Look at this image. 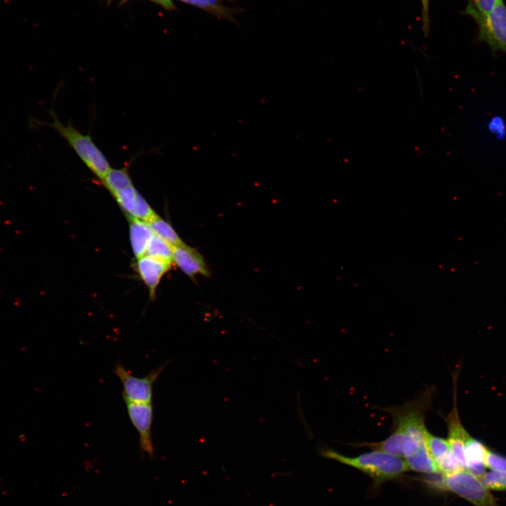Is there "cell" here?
<instances>
[{
    "mask_svg": "<svg viewBox=\"0 0 506 506\" xmlns=\"http://www.w3.org/2000/svg\"><path fill=\"white\" fill-rule=\"evenodd\" d=\"M129 225V238L136 259L143 257L150 238L154 234L149 224L131 216H126Z\"/></svg>",
    "mask_w": 506,
    "mask_h": 506,
    "instance_id": "cell-13",
    "label": "cell"
},
{
    "mask_svg": "<svg viewBox=\"0 0 506 506\" xmlns=\"http://www.w3.org/2000/svg\"><path fill=\"white\" fill-rule=\"evenodd\" d=\"M124 402L130 421L139 435V446L141 452L153 457L154 455L151 436L153 420V403Z\"/></svg>",
    "mask_w": 506,
    "mask_h": 506,
    "instance_id": "cell-7",
    "label": "cell"
},
{
    "mask_svg": "<svg viewBox=\"0 0 506 506\" xmlns=\"http://www.w3.org/2000/svg\"><path fill=\"white\" fill-rule=\"evenodd\" d=\"M446 422L448 429V441L450 448L457 458L462 469H467L465 446L470 436L463 427L458 413L456 403L447 417Z\"/></svg>",
    "mask_w": 506,
    "mask_h": 506,
    "instance_id": "cell-12",
    "label": "cell"
},
{
    "mask_svg": "<svg viewBox=\"0 0 506 506\" xmlns=\"http://www.w3.org/2000/svg\"><path fill=\"white\" fill-rule=\"evenodd\" d=\"M126 216H131L147 223L157 214L134 185V183L112 195Z\"/></svg>",
    "mask_w": 506,
    "mask_h": 506,
    "instance_id": "cell-8",
    "label": "cell"
},
{
    "mask_svg": "<svg viewBox=\"0 0 506 506\" xmlns=\"http://www.w3.org/2000/svg\"><path fill=\"white\" fill-rule=\"evenodd\" d=\"M164 8L167 10H173L175 6L173 0H150Z\"/></svg>",
    "mask_w": 506,
    "mask_h": 506,
    "instance_id": "cell-24",
    "label": "cell"
},
{
    "mask_svg": "<svg viewBox=\"0 0 506 506\" xmlns=\"http://www.w3.org/2000/svg\"><path fill=\"white\" fill-rule=\"evenodd\" d=\"M421 1V15H422V30L423 34L427 37L429 33L430 28V17H429V6L430 0H420Z\"/></svg>",
    "mask_w": 506,
    "mask_h": 506,
    "instance_id": "cell-23",
    "label": "cell"
},
{
    "mask_svg": "<svg viewBox=\"0 0 506 506\" xmlns=\"http://www.w3.org/2000/svg\"><path fill=\"white\" fill-rule=\"evenodd\" d=\"M171 264L162 260L144 255L137 259L136 271L147 287L150 299H154L157 286Z\"/></svg>",
    "mask_w": 506,
    "mask_h": 506,
    "instance_id": "cell-11",
    "label": "cell"
},
{
    "mask_svg": "<svg viewBox=\"0 0 506 506\" xmlns=\"http://www.w3.org/2000/svg\"><path fill=\"white\" fill-rule=\"evenodd\" d=\"M432 400L433 389H427L403 405L384 409L392 417L393 429L403 434V459L408 469L424 474L436 470L426 443L427 429L424 422Z\"/></svg>",
    "mask_w": 506,
    "mask_h": 506,
    "instance_id": "cell-1",
    "label": "cell"
},
{
    "mask_svg": "<svg viewBox=\"0 0 506 506\" xmlns=\"http://www.w3.org/2000/svg\"><path fill=\"white\" fill-rule=\"evenodd\" d=\"M134 159H131L121 168H111L105 178L99 181L101 186L105 188L111 195L133 183L129 174V168Z\"/></svg>",
    "mask_w": 506,
    "mask_h": 506,
    "instance_id": "cell-16",
    "label": "cell"
},
{
    "mask_svg": "<svg viewBox=\"0 0 506 506\" xmlns=\"http://www.w3.org/2000/svg\"><path fill=\"white\" fill-rule=\"evenodd\" d=\"M500 0H467L464 13L472 19L487 15Z\"/></svg>",
    "mask_w": 506,
    "mask_h": 506,
    "instance_id": "cell-20",
    "label": "cell"
},
{
    "mask_svg": "<svg viewBox=\"0 0 506 506\" xmlns=\"http://www.w3.org/2000/svg\"><path fill=\"white\" fill-rule=\"evenodd\" d=\"M320 454L360 470L377 483L398 478L409 470L404 459L379 450L365 453L356 457H347L325 448L320 449Z\"/></svg>",
    "mask_w": 506,
    "mask_h": 506,
    "instance_id": "cell-3",
    "label": "cell"
},
{
    "mask_svg": "<svg viewBox=\"0 0 506 506\" xmlns=\"http://www.w3.org/2000/svg\"><path fill=\"white\" fill-rule=\"evenodd\" d=\"M441 490L450 491L474 506H496L494 497L477 478L467 469L442 474Z\"/></svg>",
    "mask_w": 506,
    "mask_h": 506,
    "instance_id": "cell-4",
    "label": "cell"
},
{
    "mask_svg": "<svg viewBox=\"0 0 506 506\" xmlns=\"http://www.w3.org/2000/svg\"><path fill=\"white\" fill-rule=\"evenodd\" d=\"M47 111L53 118L52 122L32 117L29 122L30 127L48 126L55 129L97 180H103L112 167L106 156L94 143L91 134H83L70 123L63 124L58 118L53 108Z\"/></svg>",
    "mask_w": 506,
    "mask_h": 506,
    "instance_id": "cell-2",
    "label": "cell"
},
{
    "mask_svg": "<svg viewBox=\"0 0 506 506\" xmlns=\"http://www.w3.org/2000/svg\"><path fill=\"white\" fill-rule=\"evenodd\" d=\"M358 446H368L375 450L382 451L403 458V437L398 431L394 430L384 440L376 443L358 444Z\"/></svg>",
    "mask_w": 506,
    "mask_h": 506,
    "instance_id": "cell-17",
    "label": "cell"
},
{
    "mask_svg": "<svg viewBox=\"0 0 506 506\" xmlns=\"http://www.w3.org/2000/svg\"><path fill=\"white\" fill-rule=\"evenodd\" d=\"M486 466L491 470L506 472V458L488 450L486 458Z\"/></svg>",
    "mask_w": 506,
    "mask_h": 506,
    "instance_id": "cell-22",
    "label": "cell"
},
{
    "mask_svg": "<svg viewBox=\"0 0 506 506\" xmlns=\"http://www.w3.org/2000/svg\"><path fill=\"white\" fill-rule=\"evenodd\" d=\"M167 363L151 370L143 377L132 375L121 363L115 365L113 372L120 380L123 387L124 401L134 403H152L153 385L163 371Z\"/></svg>",
    "mask_w": 506,
    "mask_h": 506,
    "instance_id": "cell-6",
    "label": "cell"
},
{
    "mask_svg": "<svg viewBox=\"0 0 506 506\" xmlns=\"http://www.w3.org/2000/svg\"><path fill=\"white\" fill-rule=\"evenodd\" d=\"M181 2L197 7L203 11L220 19L236 22L235 15L242 12L239 7H228L225 2H233V0H179Z\"/></svg>",
    "mask_w": 506,
    "mask_h": 506,
    "instance_id": "cell-15",
    "label": "cell"
},
{
    "mask_svg": "<svg viewBox=\"0 0 506 506\" xmlns=\"http://www.w3.org/2000/svg\"><path fill=\"white\" fill-rule=\"evenodd\" d=\"M145 255L150 256L172 264L173 247L157 235L153 234L149 241Z\"/></svg>",
    "mask_w": 506,
    "mask_h": 506,
    "instance_id": "cell-19",
    "label": "cell"
},
{
    "mask_svg": "<svg viewBox=\"0 0 506 506\" xmlns=\"http://www.w3.org/2000/svg\"><path fill=\"white\" fill-rule=\"evenodd\" d=\"M480 480L488 490H506V472L495 470L486 472L480 478Z\"/></svg>",
    "mask_w": 506,
    "mask_h": 506,
    "instance_id": "cell-21",
    "label": "cell"
},
{
    "mask_svg": "<svg viewBox=\"0 0 506 506\" xmlns=\"http://www.w3.org/2000/svg\"><path fill=\"white\" fill-rule=\"evenodd\" d=\"M426 443L428 450L441 474H450L462 469L447 439L432 435L427 431Z\"/></svg>",
    "mask_w": 506,
    "mask_h": 506,
    "instance_id": "cell-9",
    "label": "cell"
},
{
    "mask_svg": "<svg viewBox=\"0 0 506 506\" xmlns=\"http://www.w3.org/2000/svg\"><path fill=\"white\" fill-rule=\"evenodd\" d=\"M488 450L482 443L471 436L465 443L467 469L479 479L486 472V458Z\"/></svg>",
    "mask_w": 506,
    "mask_h": 506,
    "instance_id": "cell-14",
    "label": "cell"
},
{
    "mask_svg": "<svg viewBox=\"0 0 506 506\" xmlns=\"http://www.w3.org/2000/svg\"><path fill=\"white\" fill-rule=\"evenodd\" d=\"M173 262L190 279L197 275L209 276L203 256L186 243L173 247Z\"/></svg>",
    "mask_w": 506,
    "mask_h": 506,
    "instance_id": "cell-10",
    "label": "cell"
},
{
    "mask_svg": "<svg viewBox=\"0 0 506 506\" xmlns=\"http://www.w3.org/2000/svg\"><path fill=\"white\" fill-rule=\"evenodd\" d=\"M148 223L155 235L173 247L185 243L170 223L158 215Z\"/></svg>",
    "mask_w": 506,
    "mask_h": 506,
    "instance_id": "cell-18",
    "label": "cell"
},
{
    "mask_svg": "<svg viewBox=\"0 0 506 506\" xmlns=\"http://www.w3.org/2000/svg\"><path fill=\"white\" fill-rule=\"evenodd\" d=\"M477 26L476 40L486 43L493 55L506 53V6L500 0L486 15L473 19Z\"/></svg>",
    "mask_w": 506,
    "mask_h": 506,
    "instance_id": "cell-5",
    "label": "cell"
}]
</instances>
